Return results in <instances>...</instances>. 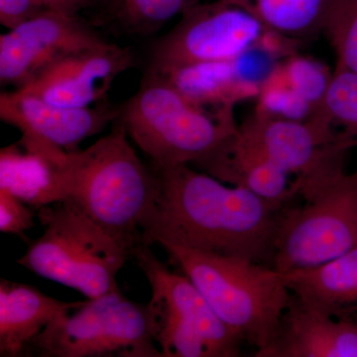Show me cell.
Returning <instances> with one entry per match:
<instances>
[{"instance_id": "22", "label": "cell", "mask_w": 357, "mask_h": 357, "mask_svg": "<svg viewBox=\"0 0 357 357\" xmlns=\"http://www.w3.org/2000/svg\"><path fill=\"white\" fill-rule=\"evenodd\" d=\"M324 33L337 55V67L357 73V0H335Z\"/></svg>"}, {"instance_id": "6", "label": "cell", "mask_w": 357, "mask_h": 357, "mask_svg": "<svg viewBox=\"0 0 357 357\" xmlns=\"http://www.w3.org/2000/svg\"><path fill=\"white\" fill-rule=\"evenodd\" d=\"M306 203L282 211L272 266L280 272L318 266L357 248V173L344 166L292 182Z\"/></svg>"}, {"instance_id": "8", "label": "cell", "mask_w": 357, "mask_h": 357, "mask_svg": "<svg viewBox=\"0 0 357 357\" xmlns=\"http://www.w3.org/2000/svg\"><path fill=\"white\" fill-rule=\"evenodd\" d=\"M24 356L163 357L152 337L147 305L128 299L121 290L59 314Z\"/></svg>"}, {"instance_id": "10", "label": "cell", "mask_w": 357, "mask_h": 357, "mask_svg": "<svg viewBox=\"0 0 357 357\" xmlns=\"http://www.w3.org/2000/svg\"><path fill=\"white\" fill-rule=\"evenodd\" d=\"M238 132L289 175H295V182L344 165L347 151L356 146L314 117L289 119L261 107L238 126Z\"/></svg>"}, {"instance_id": "20", "label": "cell", "mask_w": 357, "mask_h": 357, "mask_svg": "<svg viewBox=\"0 0 357 357\" xmlns=\"http://www.w3.org/2000/svg\"><path fill=\"white\" fill-rule=\"evenodd\" d=\"M202 0H112L103 7V23L119 31L146 37Z\"/></svg>"}, {"instance_id": "25", "label": "cell", "mask_w": 357, "mask_h": 357, "mask_svg": "<svg viewBox=\"0 0 357 357\" xmlns=\"http://www.w3.org/2000/svg\"><path fill=\"white\" fill-rule=\"evenodd\" d=\"M46 8L79 14L82 9L91 6L89 0H39Z\"/></svg>"}, {"instance_id": "27", "label": "cell", "mask_w": 357, "mask_h": 357, "mask_svg": "<svg viewBox=\"0 0 357 357\" xmlns=\"http://www.w3.org/2000/svg\"><path fill=\"white\" fill-rule=\"evenodd\" d=\"M351 312H356V314L357 316V306L356 307H354V309L351 310Z\"/></svg>"}, {"instance_id": "13", "label": "cell", "mask_w": 357, "mask_h": 357, "mask_svg": "<svg viewBox=\"0 0 357 357\" xmlns=\"http://www.w3.org/2000/svg\"><path fill=\"white\" fill-rule=\"evenodd\" d=\"M119 116V109L100 105L93 107H64L15 91L0 96V119L15 126L23 137L62 148L79 150L86 138L102 132Z\"/></svg>"}, {"instance_id": "24", "label": "cell", "mask_w": 357, "mask_h": 357, "mask_svg": "<svg viewBox=\"0 0 357 357\" xmlns=\"http://www.w3.org/2000/svg\"><path fill=\"white\" fill-rule=\"evenodd\" d=\"M46 8L39 0H0V23L13 30L36 17Z\"/></svg>"}, {"instance_id": "18", "label": "cell", "mask_w": 357, "mask_h": 357, "mask_svg": "<svg viewBox=\"0 0 357 357\" xmlns=\"http://www.w3.org/2000/svg\"><path fill=\"white\" fill-rule=\"evenodd\" d=\"M282 274L300 306L335 317L357 306V248L318 266Z\"/></svg>"}, {"instance_id": "21", "label": "cell", "mask_w": 357, "mask_h": 357, "mask_svg": "<svg viewBox=\"0 0 357 357\" xmlns=\"http://www.w3.org/2000/svg\"><path fill=\"white\" fill-rule=\"evenodd\" d=\"M310 117L328 124L357 145V73L335 67Z\"/></svg>"}, {"instance_id": "26", "label": "cell", "mask_w": 357, "mask_h": 357, "mask_svg": "<svg viewBox=\"0 0 357 357\" xmlns=\"http://www.w3.org/2000/svg\"><path fill=\"white\" fill-rule=\"evenodd\" d=\"M110 1H112V0H89V3H91V6H98V4H102L103 7H105L107 6Z\"/></svg>"}, {"instance_id": "2", "label": "cell", "mask_w": 357, "mask_h": 357, "mask_svg": "<svg viewBox=\"0 0 357 357\" xmlns=\"http://www.w3.org/2000/svg\"><path fill=\"white\" fill-rule=\"evenodd\" d=\"M59 176L63 199L74 202L133 257L158 197L159 178L131 147L121 122L116 119L112 131L86 149L67 152Z\"/></svg>"}, {"instance_id": "4", "label": "cell", "mask_w": 357, "mask_h": 357, "mask_svg": "<svg viewBox=\"0 0 357 357\" xmlns=\"http://www.w3.org/2000/svg\"><path fill=\"white\" fill-rule=\"evenodd\" d=\"M160 246L241 342L257 352L271 342L292 299L282 272L234 256Z\"/></svg>"}, {"instance_id": "1", "label": "cell", "mask_w": 357, "mask_h": 357, "mask_svg": "<svg viewBox=\"0 0 357 357\" xmlns=\"http://www.w3.org/2000/svg\"><path fill=\"white\" fill-rule=\"evenodd\" d=\"M153 170L159 192L143 227L142 243L176 244L272 266L283 206L244 188L227 187L192 166Z\"/></svg>"}, {"instance_id": "9", "label": "cell", "mask_w": 357, "mask_h": 357, "mask_svg": "<svg viewBox=\"0 0 357 357\" xmlns=\"http://www.w3.org/2000/svg\"><path fill=\"white\" fill-rule=\"evenodd\" d=\"M270 33L241 7L217 0L198 4L155 43L146 72L167 75L196 66L229 63L263 45Z\"/></svg>"}, {"instance_id": "14", "label": "cell", "mask_w": 357, "mask_h": 357, "mask_svg": "<svg viewBox=\"0 0 357 357\" xmlns=\"http://www.w3.org/2000/svg\"><path fill=\"white\" fill-rule=\"evenodd\" d=\"M257 357H357V321L300 306L291 299L276 335Z\"/></svg>"}, {"instance_id": "23", "label": "cell", "mask_w": 357, "mask_h": 357, "mask_svg": "<svg viewBox=\"0 0 357 357\" xmlns=\"http://www.w3.org/2000/svg\"><path fill=\"white\" fill-rule=\"evenodd\" d=\"M28 204L0 188V230L3 234L24 237L28 229L35 227L34 211Z\"/></svg>"}, {"instance_id": "17", "label": "cell", "mask_w": 357, "mask_h": 357, "mask_svg": "<svg viewBox=\"0 0 357 357\" xmlns=\"http://www.w3.org/2000/svg\"><path fill=\"white\" fill-rule=\"evenodd\" d=\"M223 183L244 188L270 203L283 206L295 196L289 174L239 135L238 128L225 146L201 169Z\"/></svg>"}, {"instance_id": "7", "label": "cell", "mask_w": 357, "mask_h": 357, "mask_svg": "<svg viewBox=\"0 0 357 357\" xmlns=\"http://www.w3.org/2000/svg\"><path fill=\"white\" fill-rule=\"evenodd\" d=\"M151 287L150 330L163 357H236L241 340L185 274L171 271L150 245L133 252Z\"/></svg>"}, {"instance_id": "15", "label": "cell", "mask_w": 357, "mask_h": 357, "mask_svg": "<svg viewBox=\"0 0 357 357\" xmlns=\"http://www.w3.org/2000/svg\"><path fill=\"white\" fill-rule=\"evenodd\" d=\"M0 151V188L39 211L63 201L59 169L67 151L53 145L22 142Z\"/></svg>"}, {"instance_id": "3", "label": "cell", "mask_w": 357, "mask_h": 357, "mask_svg": "<svg viewBox=\"0 0 357 357\" xmlns=\"http://www.w3.org/2000/svg\"><path fill=\"white\" fill-rule=\"evenodd\" d=\"M234 109L196 105L166 77L146 72L117 119L152 168L189 165L201 170L236 132Z\"/></svg>"}, {"instance_id": "16", "label": "cell", "mask_w": 357, "mask_h": 357, "mask_svg": "<svg viewBox=\"0 0 357 357\" xmlns=\"http://www.w3.org/2000/svg\"><path fill=\"white\" fill-rule=\"evenodd\" d=\"M84 302H63L26 284L0 281V356H24L30 342L61 312Z\"/></svg>"}, {"instance_id": "12", "label": "cell", "mask_w": 357, "mask_h": 357, "mask_svg": "<svg viewBox=\"0 0 357 357\" xmlns=\"http://www.w3.org/2000/svg\"><path fill=\"white\" fill-rule=\"evenodd\" d=\"M134 65L129 47L105 42L59 58L15 91L58 107H89L102 102L115 79Z\"/></svg>"}, {"instance_id": "5", "label": "cell", "mask_w": 357, "mask_h": 357, "mask_svg": "<svg viewBox=\"0 0 357 357\" xmlns=\"http://www.w3.org/2000/svg\"><path fill=\"white\" fill-rule=\"evenodd\" d=\"M43 234L18 264L89 299L119 291L116 277L132 252L70 199L40 208Z\"/></svg>"}, {"instance_id": "11", "label": "cell", "mask_w": 357, "mask_h": 357, "mask_svg": "<svg viewBox=\"0 0 357 357\" xmlns=\"http://www.w3.org/2000/svg\"><path fill=\"white\" fill-rule=\"evenodd\" d=\"M105 42L79 14L45 9L0 36V83L20 88L59 58Z\"/></svg>"}, {"instance_id": "19", "label": "cell", "mask_w": 357, "mask_h": 357, "mask_svg": "<svg viewBox=\"0 0 357 357\" xmlns=\"http://www.w3.org/2000/svg\"><path fill=\"white\" fill-rule=\"evenodd\" d=\"M255 16L270 34L296 46L324 32L335 0H223Z\"/></svg>"}]
</instances>
